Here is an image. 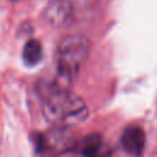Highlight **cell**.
I'll return each mask as SVG.
<instances>
[{
	"mask_svg": "<svg viewBox=\"0 0 157 157\" xmlns=\"http://www.w3.org/2000/svg\"><path fill=\"white\" fill-rule=\"evenodd\" d=\"M12 1H16V0H12Z\"/></svg>",
	"mask_w": 157,
	"mask_h": 157,
	"instance_id": "6",
	"label": "cell"
},
{
	"mask_svg": "<svg viewBox=\"0 0 157 157\" xmlns=\"http://www.w3.org/2000/svg\"><path fill=\"white\" fill-rule=\"evenodd\" d=\"M43 113L53 124L72 125L82 123L88 115V109L83 99L71 94L66 88L55 86L45 98Z\"/></svg>",
	"mask_w": 157,
	"mask_h": 157,
	"instance_id": "2",
	"label": "cell"
},
{
	"mask_svg": "<svg viewBox=\"0 0 157 157\" xmlns=\"http://www.w3.org/2000/svg\"><path fill=\"white\" fill-rule=\"evenodd\" d=\"M91 50V42L81 34H69L58 45L55 61L59 83L64 87L70 85L85 64Z\"/></svg>",
	"mask_w": 157,
	"mask_h": 157,
	"instance_id": "1",
	"label": "cell"
},
{
	"mask_svg": "<svg viewBox=\"0 0 157 157\" xmlns=\"http://www.w3.org/2000/svg\"><path fill=\"white\" fill-rule=\"evenodd\" d=\"M102 146V136L99 134H90L81 140L76 148V152L83 156H97L103 148Z\"/></svg>",
	"mask_w": 157,
	"mask_h": 157,
	"instance_id": "4",
	"label": "cell"
},
{
	"mask_svg": "<svg viewBox=\"0 0 157 157\" xmlns=\"http://www.w3.org/2000/svg\"><path fill=\"white\" fill-rule=\"evenodd\" d=\"M43 56L42 44L37 39H29L26 42L22 49V59L28 66L37 65Z\"/></svg>",
	"mask_w": 157,
	"mask_h": 157,
	"instance_id": "5",
	"label": "cell"
},
{
	"mask_svg": "<svg viewBox=\"0 0 157 157\" xmlns=\"http://www.w3.org/2000/svg\"><path fill=\"white\" fill-rule=\"evenodd\" d=\"M120 144L128 153L140 155L144 151L146 144V136L144 129L136 125L126 128L121 135Z\"/></svg>",
	"mask_w": 157,
	"mask_h": 157,
	"instance_id": "3",
	"label": "cell"
}]
</instances>
